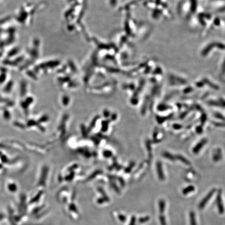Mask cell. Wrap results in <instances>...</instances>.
<instances>
[{
  "instance_id": "3",
  "label": "cell",
  "mask_w": 225,
  "mask_h": 225,
  "mask_svg": "<svg viewBox=\"0 0 225 225\" xmlns=\"http://www.w3.org/2000/svg\"><path fill=\"white\" fill-rule=\"evenodd\" d=\"M190 216V225H197L196 218H195V214L193 211H191L189 214Z\"/></svg>"
},
{
  "instance_id": "5",
  "label": "cell",
  "mask_w": 225,
  "mask_h": 225,
  "mask_svg": "<svg viewBox=\"0 0 225 225\" xmlns=\"http://www.w3.org/2000/svg\"><path fill=\"white\" fill-rule=\"evenodd\" d=\"M165 206V203L164 201H160L159 202V210L161 213H163L164 211Z\"/></svg>"
},
{
  "instance_id": "6",
  "label": "cell",
  "mask_w": 225,
  "mask_h": 225,
  "mask_svg": "<svg viewBox=\"0 0 225 225\" xmlns=\"http://www.w3.org/2000/svg\"><path fill=\"white\" fill-rule=\"evenodd\" d=\"M204 142H205V141H202V142H201V143L198 144V146H196L195 149H194V151H195V152H198V151H199V150L200 149V148L201 149V148L202 147V146H203V144L205 143Z\"/></svg>"
},
{
  "instance_id": "7",
  "label": "cell",
  "mask_w": 225,
  "mask_h": 225,
  "mask_svg": "<svg viewBox=\"0 0 225 225\" xmlns=\"http://www.w3.org/2000/svg\"><path fill=\"white\" fill-rule=\"evenodd\" d=\"M160 220H161V225H166V222H165V219L164 216H163V217L161 216V217H160Z\"/></svg>"
},
{
  "instance_id": "2",
  "label": "cell",
  "mask_w": 225,
  "mask_h": 225,
  "mask_svg": "<svg viewBox=\"0 0 225 225\" xmlns=\"http://www.w3.org/2000/svg\"><path fill=\"white\" fill-rule=\"evenodd\" d=\"M216 203L218 207V210L220 214H222L225 212L224 206L222 203V192L219 191L216 198Z\"/></svg>"
},
{
  "instance_id": "4",
  "label": "cell",
  "mask_w": 225,
  "mask_h": 225,
  "mask_svg": "<svg viewBox=\"0 0 225 225\" xmlns=\"http://www.w3.org/2000/svg\"><path fill=\"white\" fill-rule=\"evenodd\" d=\"M195 190V187L193 186H190L183 190V195H187L189 193Z\"/></svg>"
},
{
  "instance_id": "1",
  "label": "cell",
  "mask_w": 225,
  "mask_h": 225,
  "mask_svg": "<svg viewBox=\"0 0 225 225\" xmlns=\"http://www.w3.org/2000/svg\"><path fill=\"white\" fill-rule=\"evenodd\" d=\"M215 192V189H213L207 194V195L204 197L202 200L201 201V202L199 203V208L200 209H203L205 205H206L207 202L210 201V199L212 197L214 193Z\"/></svg>"
}]
</instances>
